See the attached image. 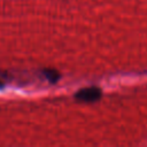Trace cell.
I'll return each mask as SVG.
<instances>
[{
    "mask_svg": "<svg viewBox=\"0 0 147 147\" xmlns=\"http://www.w3.org/2000/svg\"><path fill=\"white\" fill-rule=\"evenodd\" d=\"M102 95V91L96 86H90L80 88L76 92L75 99L82 102H94L98 101Z\"/></svg>",
    "mask_w": 147,
    "mask_h": 147,
    "instance_id": "6da1fadb",
    "label": "cell"
},
{
    "mask_svg": "<svg viewBox=\"0 0 147 147\" xmlns=\"http://www.w3.org/2000/svg\"><path fill=\"white\" fill-rule=\"evenodd\" d=\"M2 87H3V84H2L1 82H0V88H2Z\"/></svg>",
    "mask_w": 147,
    "mask_h": 147,
    "instance_id": "3957f363",
    "label": "cell"
},
{
    "mask_svg": "<svg viewBox=\"0 0 147 147\" xmlns=\"http://www.w3.org/2000/svg\"><path fill=\"white\" fill-rule=\"evenodd\" d=\"M44 75L47 78V80L49 83H52V84H55L59 80V78H60V74L56 70H54V69H46V70H44Z\"/></svg>",
    "mask_w": 147,
    "mask_h": 147,
    "instance_id": "7a4b0ae2",
    "label": "cell"
}]
</instances>
